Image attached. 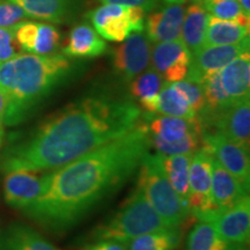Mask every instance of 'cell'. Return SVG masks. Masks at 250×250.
<instances>
[{
	"mask_svg": "<svg viewBox=\"0 0 250 250\" xmlns=\"http://www.w3.org/2000/svg\"><path fill=\"white\" fill-rule=\"evenodd\" d=\"M149 148L147 125L140 121L120 138L44 175L42 192L22 212L49 230L70 229L132 176Z\"/></svg>",
	"mask_w": 250,
	"mask_h": 250,
	"instance_id": "obj_1",
	"label": "cell"
},
{
	"mask_svg": "<svg viewBox=\"0 0 250 250\" xmlns=\"http://www.w3.org/2000/svg\"><path fill=\"white\" fill-rule=\"evenodd\" d=\"M142 115L131 100L87 96L9 143L0 156V169L56 170L127 133L142 121Z\"/></svg>",
	"mask_w": 250,
	"mask_h": 250,
	"instance_id": "obj_2",
	"label": "cell"
},
{
	"mask_svg": "<svg viewBox=\"0 0 250 250\" xmlns=\"http://www.w3.org/2000/svg\"><path fill=\"white\" fill-rule=\"evenodd\" d=\"M72 58L62 54H19L0 64V88L7 95L6 126L23 123L34 109L72 77Z\"/></svg>",
	"mask_w": 250,
	"mask_h": 250,
	"instance_id": "obj_3",
	"label": "cell"
},
{
	"mask_svg": "<svg viewBox=\"0 0 250 250\" xmlns=\"http://www.w3.org/2000/svg\"><path fill=\"white\" fill-rule=\"evenodd\" d=\"M137 187L169 227H180L189 217L190 208L175 192L166 175L162 154L147 152L139 166Z\"/></svg>",
	"mask_w": 250,
	"mask_h": 250,
	"instance_id": "obj_4",
	"label": "cell"
},
{
	"mask_svg": "<svg viewBox=\"0 0 250 250\" xmlns=\"http://www.w3.org/2000/svg\"><path fill=\"white\" fill-rule=\"evenodd\" d=\"M169 228L137 187L125 204L93 232L95 240H116L126 243L143 234Z\"/></svg>",
	"mask_w": 250,
	"mask_h": 250,
	"instance_id": "obj_5",
	"label": "cell"
},
{
	"mask_svg": "<svg viewBox=\"0 0 250 250\" xmlns=\"http://www.w3.org/2000/svg\"><path fill=\"white\" fill-rule=\"evenodd\" d=\"M151 146L162 155L193 154L203 145L202 129L197 120L165 115H143Z\"/></svg>",
	"mask_w": 250,
	"mask_h": 250,
	"instance_id": "obj_6",
	"label": "cell"
},
{
	"mask_svg": "<svg viewBox=\"0 0 250 250\" xmlns=\"http://www.w3.org/2000/svg\"><path fill=\"white\" fill-rule=\"evenodd\" d=\"M146 12L139 7L117 4H103L86 14L102 39L122 42L132 33L144 31Z\"/></svg>",
	"mask_w": 250,
	"mask_h": 250,
	"instance_id": "obj_7",
	"label": "cell"
},
{
	"mask_svg": "<svg viewBox=\"0 0 250 250\" xmlns=\"http://www.w3.org/2000/svg\"><path fill=\"white\" fill-rule=\"evenodd\" d=\"M202 130H214L249 149L250 103L249 99L233 103L221 110L197 115Z\"/></svg>",
	"mask_w": 250,
	"mask_h": 250,
	"instance_id": "obj_8",
	"label": "cell"
},
{
	"mask_svg": "<svg viewBox=\"0 0 250 250\" xmlns=\"http://www.w3.org/2000/svg\"><path fill=\"white\" fill-rule=\"evenodd\" d=\"M199 221L212 224L217 233L227 242L247 246L250 236L249 196L221 210H210L196 217Z\"/></svg>",
	"mask_w": 250,
	"mask_h": 250,
	"instance_id": "obj_9",
	"label": "cell"
},
{
	"mask_svg": "<svg viewBox=\"0 0 250 250\" xmlns=\"http://www.w3.org/2000/svg\"><path fill=\"white\" fill-rule=\"evenodd\" d=\"M202 140L215 160L249 190V149L214 130H202Z\"/></svg>",
	"mask_w": 250,
	"mask_h": 250,
	"instance_id": "obj_10",
	"label": "cell"
},
{
	"mask_svg": "<svg viewBox=\"0 0 250 250\" xmlns=\"http://www.w3.org/2000/svg\"><path fill=\"white\" fill-rule=\"evenodd\" d=\"M151 62V42L147 36L132 33L112 50V65L124 83H131L148 67Z\"/></svg>",
	"mask_w": 250,
	"mask_h": 250,
	"instance_id": "obj_11",
	"label": "cell"
},
{
	"mask_svg": "<svg viewBox=\"0 0 250 250\" xmlns=\"http://www.w3.org/2000/svg\"><path fill=\"white\" fill-rule=\"evenodd\" d=\"M211 183L212 153L202 145L192 154L189 169V206L195 217L212 208Z\"/></svg>",
	"mask_w": 250,
	"mask_h": 250,
	"instance_id": "obj_12",
	"label": "cell"
},
{
	"mask_svg": "<svg viewBox=\"0 0 250 250\" xmlns=\"http://www.w3.org/2000/svg\"><path fill=\"white\" fill-rule=\"evenodd\" d=\"M249 45V37L236 44L203 45L192 54L191 64L186 78L201 83L205 76L223 70L240 55L248 52Z\"/></svg>",
	"mask_w": 250,
	"mask_h": 250,
	"instance_id": "obj_13",
	"label": "cell"
},
{
	"mask_svg": "<svg viewBox=\"0 0 250 250\" xmlns=\"http://www.w3.org/2000/svg\"><path fill=\"white\" fill-rule=\"evenodd\" d=\"M191 57L192 54L181 39L154 43V46H151L152 68L167 83H177L186 79Z\"/></svg>",
	"mask_w": 250,
	"mask_h": 250,
	"instance_id": "obj_14",
	"label": "cell"
},
{
	"mask_svg": "<svg viewBox=\"0 0 250 250\" xmlns=\"http://www.w3.org/2000/svg\"><path fill=\"white\" fill-rule=\"evenodd\" d=\"M186 8L182 4L159 2L145 19V35L151 43L169 42L181 39Z\"/></svg>",
	"mask_w": 250,
	"mask_h": 250,
	"instance_id": "obj_15",
	"label": "cell"
},
{
	"mask_svg": "<svg viewBox=\"0 0 250 250\" xmlns=\"http://www.w3.org/2000/svg\"><path fill=\"white\" fill-rule=\"evenodd\" d=\"M14 31L18 44L27 54H54L61 44L62 34L54 24L23 20L15 24Z\"/></svg>",
	"mask_w": 250,
	"mask_h": 250,
	"instance_id": "obj_16",
	"label": "cell"
},
{
	"mask_svg": "<svg viewBox=\"0 0 250 250\" xmlns=\"http://www.w3.org/2000/svg\"><path fill=\"white\" fill-rule=\"evenodd\" d=\"M44 186V176L36 171L12 170L6 173L4 182L5 201L12 208L24 210L36 201Z\"/></svg>",
	"mask_w": 250,
	"mask_h": 250,
	"instance_id": "obj_17",
	"label": "cell"
},
{
	"mask_svg": "<svg viewBox=\"0 0 250 250\" xmlns=\"http://www.w3.org/2000/svg\"><path fill=\"white\" fill-rule=\"evenodd\" d=\"M26 12L29 19L51 23L72 22L80 12V0H9Z\"/></svg>",
	"mask_w": 250,
	"mask_h": 250,
	"instance_id": "obj_18",
	"label": "cell"
},
{
	"mask_svg": "<svg viewBox=\"0 0 250 250\" xmlns=\"http://www.w3.org/2000/svg\"><path fill=\"white\" fill-rule=\"evenodd\" d=\"M108 51L104 39L90 23L81 22L72 28L62 54L68 58H95Z\"/></svg>",
	"mask_w": 250,
	"mask_h": 250,
	"instance_id": "obj_19",
	"label": "cell"
},
{
	"mask_svg": "<svg viewBox=\"0 0 250 250\" xmlns=\"http://www.w3.org/2000/svg\"><path fill=\"white\" fill-rule=\"evenodd\" d=\"M249 190L228 173L212 155L211 210H221L248 196Z\"/></svg>",
	"mask_w": 250,
	"mask_h": 250,
	"instance_id": "obj_20",
	"label": "cell"
},
{
	"mask_svg": "<svg viewBox=\"0 0 250 250\" xmlns=\"http://www.w3.org/2000/svg\"><path fill=\"white\" fill-rule=\"evenodd\" d=\"M223 88L233 103L249 99L250 92V55H240L219 71Z\"/></svg>",
	"mask_w": 250,
	"mask_h": 250,
	"instance_id": "obj_21",
	"label": "cell"
},
{
	"mask_svg": "<svg viewBox=\"0 0 250 250\" xmlns=\"http://www.w3.org/2000/svg\"><path fill=\"white\" fill-rule=\"evenodd\" d=\"M165 80L154 68H146L130 83V93L138 100L143 115H156L159 92Z\"/></svg>",
	"mask_w": 250,
	"mask_h": 250,
	"instance_id": "obj_22",
	"label": "cell"
},
{
	"mask_svg": "<svg viewBox=\"0 0 250 250\" xmlns=\"http://www.w3.org/2000/svg\"><path fill=\"white\" fill-rule=\"evenodd\" d=\"M208 19L210 14L208 13L202 2L193 1L189 7L186 8L181 40L191 54L204 45Z\"/></svg>",
	"mask_w": 250,
	"mask_h": 250,
	"instance_id": "obj_23",
	"label": "cell"
},
{
	"mask_svg": "<svg viewBox=\"0 0 250 250\" xmlns=\"http://www.w3.org/2000/svg\"><path fill=\"white\" fill-rule=\"evenodd\" d=\"M250 28L243 27L233 21L220 20L210 15L206 28L204 45L236 44L249 37Z\"/></svg>",
	"mask_w": 250,
	"mask_h": 250,
	"instance_id": "obj_24",
	"label": "cell"
},
{
	"mask_svg": "<svg viewBox=\"0 0 250 250\" xmlns=\"http://www.w3.org/2000/svg\"><path fill=\"white\" fill-rule=\"evenodd\" d=\"M191 158L192 154L162 155L166 175L175 192L187 205H189V169Z\"/></svg>",
	"mask_w": 250,
	"mask_h": 250,
	"instance_id": "obj_25",
	"label": "cell"
},
{
	"mask_svg": "<svg viewBox=\"0 0 250 250\" xmlns=\"http://www.w3.org/2000/svg\"><path fill=\"white\" fill-rule=\"evenodd\" d=\"M156 115L197 120V114L182 93L173 85V83H167V81H165L159 92Z\"/></svg>",
	"mask_w": 250,
	"mask_h": 250,
	"instance_id": "obj_26",
	"label": "cell"
},
{
	"mask_svg": "<svg viewBox=\"0 0 250 250\" xmlns=\"http://www.w3.org/2000/svg\"><path fill=\"white\" fill-rule=\"evenodd\" d=\"M241 247L224 240L212 224L198 220L188 236L186 250H239Z\"/></svg>",
	"mask_w": 250,
	"mask_h": 250,
	"instance_id": "obj_27",
	"label": "cell"
},
{
	"mask_svg": "<svg viewBox=\"0 0 250 250\" xmlns=\"http://www.w3.org/2000/svg\"><path fill=\"white\" fill-rule=\"evenodd\" d=\"M5 250H59L33 228L15 224L9 227L4 239Z\"/></svg>",
	"mask_w": 250,
	"mask_h": 250,
	"instance_id": "obj_28",
	"label": "cell"
},
{
	"mask_svg": "<svg viewBox=\"0 0 250 250\" xmlns=\"http://www.w3.org/2000/svg\"><path fill=\"white\" fill-rule=\"evenodd\" d=\"M180 227L146 233L126 242L127 250H176L181 242Z\"/></svg>",
	"mask_w": 250,
	"mask_h": 250,
	"instance_id": "obj_29",
	"label": "cell"
},
{
	"mask_svg": "<svg viewBox=\"0 0 250 250\" xmlns=\"http://www.w3.org/2000/svg\"><path fill=\"white\" fill-rule=\"evenodd\" d=\"M205 98V109L199 114H210L233 104L223 88L219 72L208 74L201 81ZM198 114V115H199Z\"/></svg>",
	"mask_w": 250,
	"mask_h": 250,
	"instance_id": "obj_30",
	"label": "cell"
},
{
	"mask_svg": "<svg viewBox=\"0 0 250 250\" xmlns=\"http://www.w3.org/2000/svg\"><path fill=\"white\" fill-rule=\"evenodd\" d=\"M201 2L211 17L250 28V14L242 11L236 0H202Z\"/></svg>",
	"mask_w": 250,
	"mask_h": 250,
	"instance_id": "obj_31",
	"label": "cell"
},
{
	"mask_svg": "<svg viewBox=\"0 0 250 250\" xmlns=\"http://www.w3.org/2000/svg\"><path fill=\"white\" fill-rule=\"evenodd\" d=\"M173 85L182 93V95L187 99L189 104L195 110L197 115L205 109V98L203 92V86L201 83L190 79H183L177 83H173Z\"/></svg>",
	"mask_w": 250,
	"mask_h": 250,
	"instance_id": "obj_32",
	"label": "cell"
},
{
	"mask_svg": "<svg viewBox=\"0 0 250 250\" xmlns=\"http://www.w3.org/2000/svg\"><path fill=\"white\" fill-rule=\"evenodd\" d=\"M29 17L20 6L9 0H0V28L14 27Z\"/></svg>",
	"mask_w": 250,
	"mask_h": 250,
	"instance_id": "obj_33",
	"label": "cell"
},
{
	"mask_svg": "<svg viewBox=\"0 0 250 250\" xmlns=\"http://www.w3.org/2000/svg\"><path fill=\"white\" fill-rule=\"evenodd\" d=\"M22 51L15 39L14 27L0 28V64L7 62Z\"/></svg>",
	"mask_w": 250,
	"mask_h": 250,
	"instance_id": "obj_34",
	"label": "cell"
},
{
	"mask_svg": "<svg viewBox=\"0 0 250 250\" xmlns=\"http://www.w3.org/2000/svg\"><path fill=\"white\" fill-rule=\"evenodd\" d=\"M102 4H117L124 6H133L144 9L146 13L154 9L160 1L159 0H100Z\"/></svg>",
	"mask_w": 250,
	"mask_h": 250,
	"instance_id": "obj_35",
	"label": "cell"
},
{
	"mask_svg": "<svg viewBox=\"0 0 250 250\" xmlns=\"http://www.w3.org/2000/svg\"><path fill=\"white\" fill-rule=\"evenodd\" d=\"M83 250H127L126 245L116 240H96Z\"/></svg>",
	"mask_w": 250,
	"mask_h": 250,
	"instance_id": "obj_36",
	"label": "cell"
},
{
	"mask_svg": "<svg viewBox=\"0 0 250 250\" xmlns=\"http://www.w3.org/2000/svg\"><path fill=\"white\" fill-rule=\"evenodd\" d=\"M7 108V95L0 88V147L2 146L5 138V115Z\"/></svg>",
	"mask_w": 250,
	"mask_h": 250,
	"instance_id": "obj_37",
	"label": "cell"
},
{
	"mask_svg": "<svg viewBox=\"0 0 250 250\" xmlns=\"http://www.w3.org/2000/svg\"><path fill=\"white\" fill-rule=\"evenodd\" d=\"M239 5L241 6L242 11L247 14H250V0H236Z\"/></svg>",
	"mask_w": 250,
	"mask_h": 250,
	"instance_id": "obj_38",
	"label": "cell"
},
{
	"mask_svg": "<svg viewBox=\"0 0 250 250\" xmlns=\"http://www.w3.org/2000/svg\"><path fill=\"white\" fill-rule=\"evenodd\" d=\"M162 1H166V2H173V4H187L189 0H162Z\"/></svg>",
	"mask_w": 250,
	"mask_h": 250,
	"instance_id": "obj_39",
	"label": "cell"
},
{
	"mask_svg": "<svg viewBox=\"0 0 250 250\" xmlns=\"http://www.w3.org/2000/svg\"><path fill=\"white\" fill-rule=\"evenodd\" d=\"M239 250H248V249L246 248V246H243V247H241V248H240Z\"/></svg>",
	"mask_w": 250,
	"mask_h": 250,
	"instance_id": "obj_40",
	"label": "cell"
},
{
	"mask_svg": "<svg viewBox=\"0 0 250 250\" xmlns=\"http://www.w3.org/2000/svg\"><path fill=\"white\" fill-rule=\"evenodd\" d=\"M193 1H196V2H201L202 0H193Z\"/></svg>",
	"mask_w": 250,
	"mask_h": 250,
	"instance_id": "obj_41",
	"label": "cell"
}]
</instances>
